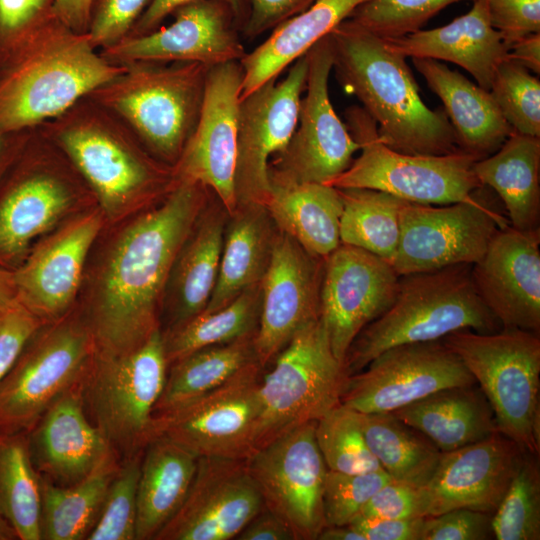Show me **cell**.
I'll use <instances>...</instances> for the list:
<instances>
[{
  "mask_svg": "<svg viewBox=\"0 0 540 540\" xmlns=\"http://www.w3.org/2000/svg\"><path fill=\"white\" fill-rule=\"evenodd\" d=\"M0 509L18 540H41L40 475L31 460L27 433L0 432Z\"/></svg>",
  "mask_w": 540,
  "mask_h": 540,
  "instance_id": "60d3db41",
  "label": "cell"
},
{
  "mask_svg": "<svg viewBox=\"0 0 540 540\" xmlns=\"http://www.w3.org/2000/svg\"><path fill=\"white\" fill-rule=\"evenodd\" d=\"M270 365L260 381L253 452L340 404L346 378L320 318L300 329Z\"/></svg>",
  "mask_w": 540,
  "mask_h": 540,
  "instance_id": "30bf717a",
  "label": "cell"
},
{
  "mask_svg": "<svg viewBox=\"0 0 540 540\" xmlns=\"http://www.w3.org/2000/svg\"><path fill=\"white\" fill-rule=\"evenodd\" d=\"M123 69L51 9L0 53V132L37 128Z\"/></svg>",
  "mask_w": 540,
  "mask_h": 540,
  "instance_id": "7a4b0ae2",
  "label": "cell"
},
{
  "mask_svg": "<svg viewBox=\"0 0 540 540\" xmlns=\"http://www.w3.org/2000/svg\"><path fill=\"white\" fill-rule=\"evenodd\" d=\"M315 424L296 427L247 458L264 506L287 523L295 540H317L325 527L323 488L328 469L316 442Z\"/></svg>",
  "mask_w": 540,
  "mask_h": 540,
  "instance_id": "e0dca14e",
  "label": "cell"
},
{
  "mask_svg": "<svg viewBox=\"0 0 540 540\" xmlns=\"http://www.w3.org/2000/svg\"><path fill=\"white\" fill-rule=\"evenodd\" d=\"M81 379L27 432L29 452L37 473L63 487L81 482L108 459L118 457L85 412Z\"/></svg>",
  "mask_w": 540,
  "mask_h": 540,
  "instance_id": "484cf974",
  "label": "cell"
},
{
  "mask_svg": "<svg viewBox=\"0 0 540 540\" xmlns=\"http://www.w3.org/2000/svg\"><path fill=\"white\" fill-rule=\"evenodd\" d=\"M167 369L160 328L128 353L94 351L81 379L83 404L120 460L143 452L150 442L153 411Z\"/></svg>",
  "mask_w": 540,
  "mask_h": 540,
  "instance_id": "ba28073f",
  "label": "cell"
},
{
  "mask_svg": "<svg viewBox=\"0 0 540 540\" xmlns=\"http://www.w3.org/2000/svg\"><path fill=\"white\" fill-rule=\"evenodd\" d=\"M265 207L277 229L314 257L325 259L341 244L343 202L338 188L323 183L271 184Z\"/></svg>",
  "mask_w": 540,
  "mask_h": 540,
  "instance_id": "836d02e7",
  "label": "cell"
},
{
  "mask_svg": "<svg viewBox=\"0 0 540 540\" xmlns=\"http://www.w3.org/2000/svg\"><path fill=\"white\" fill-rule=\"evenodd\" d=\"M142 456L143 452L120 461L87 540H136L137 490Z\"/></svg>",
  "mask_w": 540,
  "mask_h": 540,
  "instance_id": "bcb514c9",
  "label": "cell"
},
{
  "mask_svg": "<svg viewBox=\"0 0 540 540\" xmlns=\"http://www.w3.org/2000/svg\"><path fill=\"white\" fill-rule=\"evenodd\" d=\"M473 170L502 201L511 227L539 229L540 137L513 131L495 153L477 160Z\"/></svg>",
  "mask_w": 540,
  "mask_h": 540,
  "instance_id": "d6a6232c",
  "label": "cell"
},
{
  "mask_svg": "<svg viewBox=\"0 0 540 540\" xmlns=\"http://www.w3.org/2000/svg\"><path fill=\"white\" fill-rule=\"evenodd\" d=\"M458 1L367 0L349 18L381 38H397L422 29L431 17Z\"/></svg>",
  "mask_w": 540,
  "mask_h": 540,
  "instance_id": "7dc6e473",
  "label": "cell"
},
{
  "mask_svg": "<svg viewBox=\"0 0 540 540\" xmlns=\"http://www.w3.org/2000/svg\"><path fill=\"white\" fill-rule=\"evenodd\" d=\"M33 134L0 183V268L8 270L74 199L71 181L37 160Z\"/></svg>",
  "mask_w": 540,
  "mask_h": 540,
  "instance_id": "d4e9b609",
  "label": "cell"
},
{
  "mask_svg": "<svg viewBox=\"0 0 540 540\" xmlns=\"http://www.w3.org/2000/svg\"><path fill=\"white\" fill-rule=\"evenodd\" d=\"M360 514L384 519L421 517L419 488L391 479L369 499Z\"/></svg>",
  "mask_w": 540,
  "mask_h": 540,
  "instance_id": "db71d44e",
  "label": "cell"
},
{
  "mask_svg": "<svg viewBox=\"0 0 540 540\" xmlns=\"http://www.w3.org/2000/svg\"><path fill=\"white\" fill-rule=\"evenodd\" d=\"M316 0H248V14L241 34L252 40L304 12Z\"/></svg>",
  "mask_w": 540,
  "mask_h": 540,
  "instance_id": "11a10c76",
  "label": "cell"
},
{
  "mask_svg": "<svg viewBox=\"0 0 540 540\" xmlns=\"http://www.w3.org/2000/svg\"><path fill=\"white\" fill-rule=\"evenodd\" d=\"M471 268V264H457L400 276L393 303L348 348L342 363L345 376L361 371L395 346L442 340L459 330H501L475 287Z\"/></svg>",
  "mask_w": 540,
  "mask_h": 540,
  "instance_id": "5b68a950",
  "label": "cell"
},
{
  "mask_svg": "<svg viewBox=\"0 0 540 540\" xmlns=\"http://www.w3.org/2000/svg\"><path fill=\"white\" fill-rule=\"evenodd\" d=\"M277 231L265 206H237L225 225L217 281L203 312L218 310L261 283Z\"/></svg>",
  "mask_w": 540,
  "mask_h": 540,
  "instance_id": "1f68e13d",
  "label": "cell"
},
{
  "mask_svg": "<svg viewBox=\"0 0 540 540\" xmlns=\"http://www.w3.org/2000/svg\"><path fill=\"white\" fill-rule=\"evenodd\" d=\"M262 371L252 363L222 386L153 416L151 440L166 438L198 457L247 459L260 415Z\"/></svg>",
  "mask_w": 540,
  "mask_h": 540,
  "instance_id": "5bb4252c",
  "label": "cell"
},
{
  "mask_svg": "<svg viewBox=\"0 0 540 540\" xmlns=\"http://www.w3.org/2000/svg\"><path fill=\"white\" fill-rule=\"evenodd\" d=\"M0 540H18L17 534L0 509Z\"/></svg>",
  "mask_w": 540,
  "mask_h": 540,
  "instance_id": "003e7915",
  "label": "cell"
},
{
  "mask_svg": "<svg viewBox=\"0 0 540 540\" xmlns=\"http://www.w3.org/2000/svg\"><path fill=\"white\" fill-rule=\"evenodd\" d=\"M540 231L510 225L492 238L472 264L475 287L502 328L540 331Z\"/></svg>",
  "mask_w": 540,
  "mask_h": 540,
  "instance_id": "cb8c5ba5",
  "label": "cell"
},
{
  "mask_svg": "<svg viewBox=\"0 0 540 540\" xmlns=\"http://www.w3.org/2000/svg\"><path fill=\"white\" fill-rule=\"evenodd\" d=\"M399 280L389 261L352 245L341 243L324 259L320 320L339 362L359 332L393 303Z\"/></svg>",
  "mask_w": 540,
  "mask_h": 540,
  "instance_id": "d6986e66",
  "label": "cell"
},
{
  "mask_svg": "<svg viewBox=\"0 0 540 540\" xmlns=\"http://www.w3.org/2000/svg\"><path fill=\"white\" fill-rule=\"evenodd\" d=\"M169 25L127 36L100 54L111 64L194 62L208 67L241 61V24L224 0H196L176 8Z\"/></svg>",
  "mask_w": 540,
  "mask_h": 540,
  "instance_id": "ac0fdd59",
  "label": "cell"
},
{
  "mask_svg": "<svg viewBox=\"0 0 540 540\" xmlns=\"http://www.w3.org/2000/svg\"><path fill=\"white\" fill-rule=\"evenodd\" d=\"M383 39L391 49L405 57L457 64L486 90L490 89L497 66L509 52L501 34L489 22L487 0H474L468 13L447 25Z\"/></svg>",
  "mask_w": 540,
  "mask_h": 540,
  "instance_id": "83f0119b",
  "label": "cell"
},
{
  "mask_svg": "<svg viewBox=\"0 0 540 540\" xmlns=\"http://www.w3.org/2000/svg\"><path fill=\"white\" fill-rule=\"evenodd\" d=\"M308 70L296 128L269 163L271 184H328L348 169L359 144L336 114L329 97L332 53L328 35L306 53Z\"/></svg>",
  "mask_w": 540,
  "mask_h": 540,
  "instance_id": "4fadbf2b",
  "label": "cell"
},
{
  "mask_svg": "<svg viewBox=\"0 0 540 540\" xmlns=\"http://www.w3.org/2000/svg\"><path fill=\"white\" fill-rule=\"evenodd\" d=\"M247 459L199 457L182 505L154 540H230L263 509Z\"/></svg>",
  "mask_w": 540,
  "mask_h": 540,
  "instance_id": "44dd1931",
  "label": "cell"
},
{
  "mask_svg": "<svg viewBox=\"0 0 540 540\" xmlns=\"http://www.w3.org/2000/svg\"><path fill=\"white\" fill-rule=\"evenodd\" d=\"M260 313L259 283L218 310L202 312L166 332L161 330L168 365L199 349L255 335Z\"/></svg>",
  "mask_w": 540,
  "mask_h": 540,
  "instance_id": "ab89813d",
  "label": "cell"
},
{
  "mask_svg": "<svg viewBox=\"0 0 540 540\" xmlns=\"http://www.w3.org/2000/svg\"><path fill=\"white\" fill-rule=\"evenodd\" d=\"M242 82L240 61L209 67L198 122L173 166L178 181L205 186L229 215L237 208L234 180Z\"/></svg>",
  "mask_w": 540,
  "mask_h": 540,
  "instance_id": "ffe728a7",
  "label": "cell"
},
{
  "mask_svg": "<svg viewBox=\"0 0 540 540\" xmlns=\"http://www.w3.org/2000/svg\"><path fill=\"white\" fill-rule=\"evenodd\" d=\"M367 0H316L304 12L285 21L240 61L241 97L278 78Z\"/></svg>",
  "mask_w": 540,
  "mask_h": 540,
  "instance_id": "f546056e",
  "label": "cell"
},
{
  "mask_svg": "<svg viewBox=\"0 0 540 540\" xmlns=\"http://www.w3.org/2000/svg\"><path fill=\"white\" fill-rule=\"evenodd\" d=\"M345 118L351 136L360 146V155L328 185L374 189L405 201L431 205L469 200L482 186L473 170L477 160L464 152L401 153L383 143L376 123L362 107H349Z\"/></svg>",
  "mask_w": 540,
  "mask_h": 540,
  "instance_id": "9c48e42d",
  "label": "cell"
},
{
  "mask_svg": "<svg viewBox=\"0 0 540 540\" xmlns=\"http://www.w3.org/2000/svg\"><path fill=\"white\" fill-rule=\"evenodd\" d=\"M254 337L205 347L170 363L153 416L222 386L245 367L258 362Z\"/></svg>",
  "mask_w": 540,
  "mask_h": 540,
  "instance_id": "8d00e7d4",
  "label": "cell"
},
{
  "mask_svg": "<svg viewBox=\"0 0 540 540\" xmlns=\"http://www.w3.org/2000/svg\"><path fill=\"white\" fill-rule=\"evenodd\" d=\"M307 70L305 54L288 67L283 79L273 78L240 98L234 180L237 206H265L268 201L269 163L287 146L296 128Z\"/></svg>",
  "mask_w": 540,
  "mask_h": 540,
  "instance_id": "2e32d148",
  "label": "cell"
},
{
  "mask_svg": "<svg viewBox=\"0 0 540 540\" xmlns=\"http://www.w3.org/2000/svg\"><path fill=\"white\" fill-rule=\"evenodd\" d=\"M192 1L196 0H150L127 36L142 35L159 28L176 8ZM224 1L233 8L243 28L248 14V0Z\"/></svg>",
  "mask_w": 540,
  "mask_h": 540,
  "instance_id": "680465c9",
  "label": "cell"
},
{
  "mask_svg": "<svg viewBox=\"0 0 540 540\" xmlns=\"http://www.w3.org/2000/svg\"><path fill=\"white\" fill-rule=\"evenodd\" d=\"M491 26L510 46L531 34L540 33V0H487Z\"/></svg>",
  "mask_w": 540,
  "mask_h": 540,
  "instance_id": "816d5d0a",
  "label": "cell"
},
{
  "mask_svg": "<svg viewBox=\"0 0 540 540\" xmlns=\"http://www.w3.org/2000/svg\"><path fill=\"white\" fill-rule=\"evenodd\" d=\"M224 211L222 204L208 209L175 258L168 278L173 293L168 330L202 313L211 298L224 241Z\"/></svg>",
  "mask_w": 540,
  "mask_h": 540,
  "instance_id": "d590c367",
  "label": "cell"
},
{
  "mask_svg": "<svg viewBox=\"0 0 540 540\" xmlns=\"http://www.w3.org/2000/svg\"><path fill=\"white\" fill-rule=\"evenodd\" d=\"M508 57L539 75L540 33L531 34L514 42L509 48Z\"/></svg>",
  "mask_w": 540,
  "mask_h": 540,
  "instance_id": "6125c7cd",
  "label": "cell"
},
{
  "mask_svg": "<svg viewBox=\"0 0 540 540\" xmlns=\"http://www.w3.org/2000/svg\"><path fill=\"white\" fill-rule=\"evenodd\" d=\"M442 341L483 392L498 431L525 453L540 452V338L518 328L459 330Z\"/></svg>",
  "mask_w": 540,
  "mask_h": 540,
  "instance_id": "52a82bcc",
  "label": "cell"
},
{
  "mask_svg": "<svg viewBox=\"0 0 540 540\" xmlns=\"http://www.w3.org/2000/svg\"><path fill=\"white\" fill-rule=\"evenodd\" d=\"M392 414L426 436L441 452L499 432L490 404L476 384L437 391Z\"/></svg>",
  "mask_w": 540,
  "mask_h": 540,
  "instance_id": "4dcf8cb0",
  "label": "cell"
},
{
  "mask_svg": "<svg viewBox=\"0 0 540 540\" xmlns=\"http://www.w3.org/2000/svg\"><path fill=\"white\" fill-rule=\"evenodd\" d=\"M315 438L328 470L365 473L382 469L365 442L358 412L341 403L316 421Z\"/></svg>",
  "mask_w": 540,
  "mask_h": 540,
  "instance_id": "ee69618b",
  "label": "cell"
},
{
  "mask_svg": "<svg viewBox=\"0 0 540 540\" xmlns=\"http://www.w3.org/2000/svg\"><path fill=\"white\" fill-rule=\"evenodd\" d=\"M94 351L85 321L43 323L0 383V432L27 433L81 379Z\"/></svg>",
  "mask_w": 540,
  "mask_h": 540,
  "instance_id": "8fae6325",
  "label": "cell"
},
{
  "mask_svg": "<svg viewBox=\"0 0 540 540\" xmlns=\"http://www.w3.org/2000/svg\"><path fill=\"white\" fill-rule=\"evenodd\" d=\"M317 540H365L364 536L350 525L325 526Z\"/></svg>",
  "mask_w": 540,
  "mask_h": 540,
  "instance_id": "03108f58",
  "label": "cell"
},
{
  "mask_svg": "<svg viewBox=\"0 0 540 540\" xmlns=\"http://www.w3.org/2000/svg\"><path fill=\"white\" fill-rule=\"evenodd\" d=\"M120 461L114 456L81 482L67 487L40 476L41 540H87Z\"/></svg>",
  "mask_w": 540,
  "mask_h": 540,
  "instance_id": "74e56055",
  "label": "cell"
},
{
  "mask_svg": "<svg viewBox=\"0 0 540 540\" xmlns=\"http://www.w3.org/2000/svg\"><path fill=\"white\" fill-rule=\"evenodd\" d=\"M150 0H93L87 36L98 51L125 38Z\"/></svg>",
  "mask_w": 540,
  "mask_h": 540,
  "instance_id": "681fc988",
  "label": "cell"
},
{
  "mask_svg": "<svg viewBox=\"0 0 540 540\" xmlns=\"http://www.w3.org/2000/svg\"><path fill=\"white\" fill-rule=\"evenodd\" d=\"M93 0H54L53 9L71 29L86 34Z\"/></svg>",
  "mask_w": 540,
  "mask_h": 540,
  "instance_id": "94428289",
  "label": "cell"
},
{
  "mask_svg": "<svg viewBox=\"0 0 540 540\" xmlns=\"http://www.w3.org/2000/svg\"><path fill=\"white\" fill-rule=\"evenodd\" d=\"M235 539L295 540V537L287 523L264 506Z\"/></svg>",
  "mask_w": 540,
  "mask_h": 540,
  "instance_id": "91938a15",
  "label": "cell"
},
{
  "mask_svg": "<svg viewBox=\"0 0 540 540\" xmlns=\"http://www.w3.org/2000/svg\"><path fill=\"white\" fill-rule=\"evenodd\" d=\"M424 517L384 519L358 514L348 525L365 540H420Z\"/></svg>",
  "mask_w": 540,
  "mask_h": 540,
  "instance_id": "6f0895ef",
  "label": "cell"
},
{
  "mask_svg": "<svg viewBox=\"0 0 540 540\" xmlns=\"http://www.w3.org/2000/svg\"><path fill=\"white\" fill-rule=\"evenodd\" d=\"M538 456L525 453L492 514L497 540L540 539V469Z\"/></svg>",
  "mask_w": 540,
  "mask_h": 540,
  "instance_id": "7bdbcfd3",
  "label": "cell"
},
{
  "mask_svg": "<svg viewBox=\"0 0 540 540\" xmlns=\"http://www.w3.org/2000/svg\"><path fill=\"white\" fill-rule=\"evenodd\" d=\"M411 59L429 88L441 99L460 151L476 160L495 153L514 130L490 91L438 60Z\"/></svg>",
  "mask_w": 540,
  "mask_h": 540,
  "instance_id": "f1b7e54d",
  "label": "cell"
},
{
  "mask_svg": "<svg viewBox=\"0 0 540 540\" xmlns=\"http://www.w3.org/2000/svg\"><path fill=\"white\" fill-rule=\"evenodd\" d=\"M54 0H0V53L53 9Z\"/></svg>",
  "mask_w": 540,
  "mask_h": 540,
  "instance_id": "9f6ffc18",
  "label": "cell"
},
{
  "mask_svg": "<svg viewBox=\"0 0 540 540\" xmlns=\"http://www.w3.org/2000/svg\"><path fill=\"white\" fill-rule=\"evenodd\" d=\"M358 418L370 452L393 480L416 488L428 482L442 452L426 436L392 413L358 412Z\"/></svg>",
  "mask_w": 540,
  "mask_h": 540,
  "instance_id": "f35d334b",
  "label": "cell"
},
{
  "mask_svg": "<svg viewBox=\"0 0 540 540\" xmlns=\"http://www.w3.org/2000/svg\"><path fill=\"white\" fill-rule=\"evenodd\" d=\"M34 129L20 132H0V183L28 142Z\"/></svg>",
  "mask_w": 540,
  "mask_h": 540,
  "instance_id": "be15d7a7",
  "label": "cell"
},
{
  "mask_svg": "<svg viewBox=\"0 0 540 540\" xmlns=\"http://www.w3.org/2000/svg\"><path fill=\"white\" fill-rule=\"evenodd\" d=\"M100 226L99 216L90 214L40 244L13 270L17 302L43 323L61 319L75 297Z\"/></svg>",
  "mask_w": 540,
  "mask_h": 540,
  "instance_id": "4316f807",
  "label": "cell"
},
{
  "mask_svg": "<svg viewBox=\"0 0 540 540\" xmlns=\"http://www.w3.org/2000/svg\"><path fill=\"white\" fill-rule=\"evenodd\" d=\"M343 212L340 241L391 261L400 237V210L404 200L367 188L339 189Z\"/></svg>",
  "mask_w": 540,
  "mask_h": 540,
  "instance_id": "b9f144b4",
  "label": "cell"
},
{
  "mask_svg": "<svg viewBox=\"0 0 540 540\" xmlns=\"http://www.w3.org/2000/svg\"><path fill=\"white\" fill-rule=\"evenodd\" d=\"M209 190L181 180L156 209L121 234L104 268L85 321L95 351L128 353L159 327L157 306L175 258L204 209Z\"/></svg>",
  "mask_w": 540,
  "mask_h": 540,
  "instance_id": "6da1fadb",
  "label": "cell"
},
{
  "mask_svg": "<svg viewBox=\"0 0 540 540\" xmlns=\"http://www.w3.org/2000/svg\"><path fill=\"white\" fill-rule=\"evenodd\" d=\"M42 324L19 303L0 309V383L25 343Z\"/></svg>",
  "mask_w": 540,
  "mask_h": 540,
  "instance_id": "f5cc1de1",
  "label": "cell"
},
{
  "mask_svg": "<svg viewBox=\"0 0 540 540\" xmlns=\"http://www.w3.org/2000/svg\"><path fill=\"white\" fill-rule=\"evenodd\" d=\"M493 99L515 132L540 137V81L507 57L496 68L490 89Z\"/></svg>",
  "mask_w": 540,
  "mask_h": 540,
  "instance_id": "f6af8a7d",
  "label": "cell"
},
{
  "mask_svg": "<svg viewBox=\"0 0 540 540\" xmlns=\"http://www.w3.org/2000/svg\"><path fill=\"white\" fill-rule=\"evenodd\" d=\"M492 514L457 508L424 517L420 540H486L493 536Z\"/></svg>",
  "mask_w": 540,
  "mask_h": 540,
  "instance_id": "f907efd6",
  "label": "cell"
},
{
  "mask_svg": "<svg viewBox=\"0 0 540 540\" xmlns=\"http://www.w3.org/2000/svg\"><path fill=\"white\" fill-rule=\"evenodd\" d=\"M474 384V377L442 340L404 344L347 376L340 403L361 413H392L437 391Z\"/></svg>",
  "mask_w": 540,
  "mask_h": 540,
  "instance_id": "9a60e30c",
  "label": "cell"
},
{
  "mask_svg": "<svg viewBox=\"0 0 540 540\" xmlns=\"http://www.w3.org/2000/svg\"><path fill=\"white\" fill-rule=\"evenodd\" d=\"M324 259L306 252L278 230L261 280V313L254 349L266 368L293 336L320 318V287Z\"/></svg>",
  "mask_w": 540,
  "mask_h": 540,
  "instance_id": "7402d4cb",
  "label": "cell"
},
{
  "mask_svg": "<svg viewBox=\"0 0 540 540\" xmlns=\"http://www.w3.org/2000/svg\"><path fill=\"white\" fill-rule=\"evenodd\" d=\"M391 479L383 469L365 473L327 470L323 488L325 526L348 525Z\"/></svg>",
  "mask_w": 540,
  "mask_h": 540,
  "instance_id": "c3c4849f",
  "label": "cell"
},
{
  "mask_svg": "<svg viewBox=\"0 0 540 540\" xmlns=\"http://www.w3.org/2000/svg\"><path fill=\"white\" fill-rule=\"evenodd\" d=\"M493 190L482 185L469 200L444 205L403 201L400 237L390 261L400 275L474 264L509 221L493 206Z\"/></svg>",
  "mask_w": 540,
  "mask_h": 540,
  "instance_id": "7c38bea8",
  "label": "cell"
},
{
  "mask_svg": "<svg viewBox=\"0 0 540 540\" xmlns=\"http://www.w3.org/2000/svg\"><path fill=\"white\" fill-rule=\"evenodd\" d=\"M37 130L61 150L107 211L169 192L178 182L173 166L157 164L119 116L87 96Z\"/></svg>",
  "mask_w": 540,
  "mask_h": 540,
  "instance_id": "277c9868",
  "label": "cell"
},
{
  "mask_svg": "<svg viewBox=\"0 0 540 540\" xmlns=\"http://www.w3.org/2000/svg\"><path fill=\"white\" fill-rule=\"evenodd\" d=\"M328 37L339 84L358 98L385 145L412 155L461 152L445 110L422 101L407 57L351 18Z\"/></svg>",
  "mask_w": 540,
  "mask_h": 540,
  "instance_id": "3957f363",
  "label": "cell"
},
{
  "mask_svg": "<svg viewBox=\"0 0 540 540\" xmlns=\"http://www.w3.org/2000/svg\"><path fill=\"white\" fill-rule=\"evenodd\" d=\"M208 66L135 62L87 97L119 116L157 159L174 166L200 115Z\"/></svg>",
  "mask_w": 540,
  "mask_h": 540,
  "instance_id": "8992f818",
  "label": "cell"
},
{
  "mask_svg": "<svg viewBox=\"0 0 540 540\" xmlns=\"http://www.w3.org/2000/svg\"><path fill=\"white\" fill-rule=\"evenodd\" d=\"M17 303L13 270L0 268V309Z\"/></svg>",
  "mask_w": 540,
  "mask_h": 540,
  "instance_id": "e7e4bbea",
  "label": "cell"
},
{
  "mask_svg": "<svg viewBox=\"0 0 540 540\" xmlns=\"http://www.w3.org/2000/svg\"><path fill=\"white\" fill-rule=\"evenodd\" d=\"M525 452L500 432L442 452L428 482L419 488L420 516L457 508L493 514Z\"/></svg>",
  "mask_w": 540,
  "mask_h": 540,
  "instance_id": "603a6c76",
  "label": "cell"
},
{
  "mask_svg": "<svg viewBox=\"0 0 540 540\" xmlns=\"http://www.w3.org/2000/svg\"><path fill=\"white\" fill-rule=\"evenodd\" d=\"M198 456L163 438L144 448L137 490L136 540H154L185 500Z\"/></svg>",
  "mask_w": 540,
  "mask_h": 540,
  "instance_id": "e575fe53",
  "label": "cell"
}]
</instances>
